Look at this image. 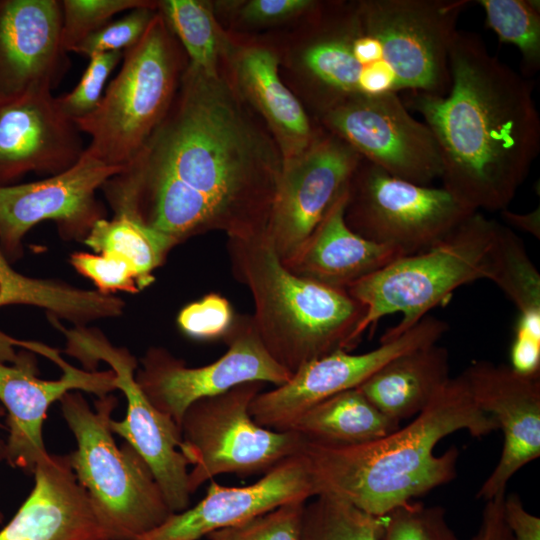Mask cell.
<instances>
[{
  "label": "cell",
  "instance_id": "obj_1",
  "mask_svg": "<svg viewBox=\"0 0 540 540\" xmlns=\"http://www.w3.org/2000/svg\"><path fill=\"white\" fill-rule=\"evenodd\" d=\"M445 95L404 93L431 130L442 187L471 211L508 207L540 151L532 80L490 54L473 32L454 33Z\"/></svg>",
  "mask_w": 540,
  "mask_h": 540
},
{
  "label": "cell",
  "instance_id": "obj_2",
  "mask_svg": "<svg viewBox=\"0 0 540 540\" xmlns=\"http://www.w3.org/2000/svg\"><path fill=\"white\" fill-rule=\"evenodd\" d=\"M220 70L187 63L173 103L140 153L214 210L228 238L267 232L283 167L279 146Z\"/></svg>",
  "mask_w": 540,
  "mask_h": 540
},
{
  "label": "cell",
  "instance_id": "obj_3",
  "mask_svg": "<svg viewBox=\"0 0 540 540\" xmlns=\"http://www.w3.org/2000/svg\"><path fill=\"white\" fill-rule=\"evenodd\" d=\"M459 430L475 438L498 430L460 375L450 378L411 423L384 437L349 446L304 439L299 453L314 496H335L381 517L455 478L458 449L451 447L436 455L434 448Z\"/></svg>",
  "mask_w": 540,
  "mask_h": 540
},
{
  "label": "cell",
  "instance_id": "obj_4",
  "mask_svg": "<svg viewBox=\"0 0 540 540\" xmlns=\"http://www.w3.org/2000/svg\"><path fill=\"white\" fill-rule=\"evenodd\" d=\"M227 250L234 278L253 298L257 333L283 368L294 373L309 361L358 345L366 309L347 290L290 272L267 233L228 238Z\"/></svg>",
  "mask_w": 540,
  "mask_h": 540
},
{
  "label": "cell",
  "instance_id": "obj_5",
  "mask_svg": "<svg viewBox=\"0 0 540 540\" xmlns=\"http://www.w3.org/2000/svg\"><path fill=\"white\" fill-rule=\"evenodd\" d=\"M59 401L76 441L68 454L72 470L111 539L136 540L161 525L173 512L150 467L133 446H119L113 437L117 398L98 397L94 409L77 391Z\"/></svg>",
  "mask_w": 540,
  "mask_h": 540
},
{
  "label": "cell",
  "instance_id": "obj_6",
  "mask_svg": "<svg viewBox=\"0 0 540 540\" xmlns=\"http://www.w3.org/2000/svg\"><path fill=\"white\" fill-rule=\"evenodd\" d=\"M498 223L473 212L434 247L401 256L349 286L347 292L366 309L357 330L359 339L383 317L400 313L401 320L380 342L398 338L459 287L488 279Z\"/></svg>",
  "mask_w": 540,
  "mask_h": 540
},
{
  "label": "cell",
  "instance_id": "obj_7",
  "mask_svg": "<svg viewBox=\"0 0 540 540\" xmlns=\"http://www.w3.org/2000/svg\"><path fill=\"white\" fill-rule=\"evenodd\" d=\"M158 11L142 39L124 51L117 75L98 107L75 120L89 136L85 153L125 168L167 115L188 62Z\"/></svg>",
  "mask_w": 540,
  "mask_h": 540
},
{
  "label": "cell",
  "instance_id": "obj_8",
  "mask_svg": "<svg viewBox=\"0 0 540 540\" xmlns=\"http://www.w3.org/2000/svg\"><path fill=\"white\" fill-rule=\"evenodd\" d=\"M263 386L262 382L243 383L200 399L185 411L180 451L192 466L191 494L218 475L265 474L299 453L304 438L297 432L265 428L251 416L250 404Z\"/></svg>",
  "mask_w": 540,
  "mask_h": 540
},
{
  "label": "cell",
  "instance_id": "obj_9",
  "mask_svg": "<svg viewBox=\"0 0 540 540\" xmlns=\"http://www.w3.org/2000/svg\"><path fill=\"white\" fill-rule=\"evenodd\" d=\"M473 212L443 187L397 178L362 159L349 181L345 221L405 256L434 247Z\"/></svg>",
  "mask_w": 540,
  "mask_h": 540
},
{
  "label": "cell",
  "instance_id": "obj_10",
  "mask_svg": "<svg viewBox=\"0 0 540 540\" xmlns=\"http://www.w3.org/2000/svg\"><path fill=\"white\" fill-rule=\"evenodd\" d=\"M66 352L87 368L106 362L115 375V387L127 401L123 420H111L113 434L133 446L150 467L164 498L173 513L190 507L188 462L180 451L181 429L167 414L147 398L135 379V357L122 347L113 346L100 332L83 327L66 330Z\"/></svg>",
  "mask_w": 540,
  "mask_h": 540
},
{
  "label": "cell",
  "instance_id": "obj_11",
  "mask_svg": "<svg viewBox=\"0 0 540 540\" xmlns=\"http://www.w3.org/2000/svg\"><path fill=\"white\" fill-rule=\"evenodd\" d=\"M226 352L216 361L188 367L161 347L149 348L140 360L135 379L149 401L180 427L185 411L194 402L222 394L247 383H286L292 376L264 347L252 316L235 314L224 336Z\"/></svg>",
  "mask_w": 540,
  "mask_h": 540
},
{
  "label": "cell",
  "instance_id": "obj_12",
  "mask_svg": "<svg viewBox=\"0 0 540 540\" xmlns=\"http://www.w3.org/2000/svg\"><path fill=\"white\" fill-rule=\"evenodd\" d=\"M324 129L388 174L430 185L442 175L436 140L400 95L347 99L320 114Z\"/></svg>",
  "mask_w": 540,
  "mask_h": 540
},
{
  "label": "cell",
  "instance_id": "obj_13",
  "mask_svg": "<svg viewBox=\"0 0 540 540\" xmlns=\"http://www.w3.org/2000/svg\"><path fill=\"white\" fill-rule=\"evenodd\" d=\"M448 324L426 316L404 334L377 348L351 354L337 350L300 366L291 378L276 388L260 392L250 404V414L261 426L277 431L290 430L307 410L340 392L360 386L396 356L437 343Z\"/></svg>",
  "mask_w": 540,
  "mask_h": 540
},
{
  "label": "cell",
  "instance_id": "obj_14",
  "mask_svg": "<svg viewBox=\"0 0 540 540\" xmlns=\"http://www.w3.org/2000/svg\"><path fill=\"white\" fill-rule=\"evenodd\" d=\"M124 168L85 153L68 170L42 180L0 186V246L12 263L23 254L22 241L40 222L55 221L62 235L83 237L104 218L96 192Z\"/></svg>",
  "mask_w": 540,
  "mask_h": 540
},
{
  "label": "cell",
  "instance_id": "obj_15",
  "mask_svg": "<svg viewBox=\"0 0 540 540\" xmlns=\"http://www.w3.org/2000/svg\"><path fill=\"white\" fill-rule=\"evenodd\" d=\"M361 160L352 147L325 130L302 153L283 161L266 232L281 261L308 238Z\"/></svg>",
  "mask_w": 540,
  "mask_h": 540
},
{
  "label": "cell",
  "instance_id": "obj_16",
  "mask_svg": "<svg viewBox=\"0 0 540 540\" xmlns=\"http://www.w3.org/2000/svg\"><path fill=\"white\" fill-rule=\"evenodd\" d=\"M47 358L60 366L61 378H39L36 358L29 352L18 353L11 365L0 362V401L7 414L8 426L2 460L30 474L49 455L43 439V424L52 403L74 390L102 397L116 389L111 369L96 372L76 368L62 359L55 349Z\"/></svg>",
  "mask_w": 540,
  "mask_h": 540
},
{
  "label": "cell",
  "instance_id": "obj_17",
  "mask_svg": "<svg viewBox=\"0 0 540 540\" xmlns=\"http://www.w3.org/2000/svg\"><path fill=\"white\" fill-rule=\"evenodd\" d=\"M460 376L478 407L503 432L498 464L477 492L487 501L505 495L510 478L540 456V375L478 360Z\"/></svg>",
  "mask_w": 540,
  "mask_h": 540
},
{
  "label": "cell",
  "instance_id": "obj_18",
  "mask_svg": "<svg viewBox=\"0 0 540 540\" xmlns=\"http://www.w3.org/2000/svg\"><path fill=\"white\" fill-rule=\"evenodd\" d=\"M81 131L46 87L0 102V186L34 172L53 176L84 154Z\"/></svg>",
  "mask_w": 540,
  "mask_h": 540
},
{
  "label": "cell",
  "instance_id": "obj_19",
  "mask_svg": "<svg viewBox=\"0 0 540 540\" xmlns=\"http://www.w3.org/2000/svg\"><path fill=\"white\" fill-rule=\"evenodd\" d=\"M314 497L303 457L287 458L253 484L229 487L210 480L194 506L172 513L161 525L136 540H199L285 503Z\"/></svg>",
  "mask_w": 540,
  "mask_h": 540
},
{
  "label": "cell",
  "instance_id": "obj_20",
  "mask_svg": "<svg viewBox=\"0 0 540 540\" xmlns=\"http://www.w3.org/2000/svg\"><path fill=\"white\" fill-rule=\"evenodd\" d=\"M59 0H0V102L57 86L69 69Z\"/></svg>",
  "mask_w": 540,
  "mask_h": 540
},
{
  "label": "cell",
  "instance_id": "obj_21",
  "mask_svg": "<svg viewBox=\"0 0 540 540\" xmlns=\"http://www.w3.org/2000/svg\"><path fill=\"white\" fill-rule=\"evenodd\" d=\"M0 540H112L76 479L68 455L49 454Z\"/></svg>",
  "mask_w": 540,
  "mask_h": 540
},
{
  "label": "cell",
  "instance_id": "obj_22",
  "mask_svg": "<svg viewBox=\"0 0 540 540\" xmlns=\"http://www.w3.org/2000/svg\"><path fill=\"white\" fill-rule=\"evenodd\" d=\"M223 55L229 58L231 83L263 118L283 161L302 153L325 132L312 124L303 105L281 80L279 60L272 50L254 44L231 49L226 42Z\"/></svg>",
  "mask_w": 540,
  "mask_h": 540
},
{
  "label": "cell",
  "instance_id": "obj_23",
  "mask_svg": "<svg viewBox=\"0 0 540 540\" xmlns=\"http://www.w3.org/2000/svg\"><path fill=\"white\" fill-rule=\"evenodd\" d=\"M347 198L348 186L297 251L282 261L290 272L347 290L358 280L404 256L398 249L369 241L350 229L345 221Z\"/></svg>",
  "mask_w": 540,
  "mask_h": 540
},
{
  "label": "cell",
  "instance_id": "obj_24",
  "mask_svg": "<svg viewBox=\"0 0 540 540\" xmlns=\"http://www.w3.org/2000/svg\"><path fill=\"white\" fill-rule=\"evenodd\" d=\"M34 306L48 311L52 318L64 319L76 327L118 317L124 302L114 295L75 287L55 279L29 277L15 270L0 246V307ZM13 338L0 332V362H13Z\"/></svg>",
  "mask_w": 540,
  "mask_h": 540
},
{
  "label": "cell",
  "instance_id": "obj_25",
  "mask_svg": "<svg viewBox=\"0 0 540 540\" xmlns=\"http://www.w3.org/2000/svg\"><path fill=\"white\" fill-rule=\"evenodd\" d=\"M449 379V352L434 343L389 360L357 389L379 411L400 423L424 410Z\"/></svg>",
  "mask_w": 540,
  "mask_h": 540
},
{
  "label": "cell",
  "instance_id": "obj_26",
  "mask_svg": "<svg viewBox=\"0 0 540 540\" xmlns=\"http://www.w3.org/2000/svg\"><path fill=\"white\" fill-rule=\"evenodd\" d=\"M357 388L335 394L303 413L291 426L305 440L334 446L367 443L397 430Z\"/></svg>",
  "mask_w": 540,
  "mask_h": 540
},
{
  "label": "cell",
  "instance_id": "obj_27",
  "mask_svg": "<svg viewBox=\"0 0 540 540\" xmlns=\"http://www.w3.org/2000/svg\"><path fill=\"white\" fill-rule=\"evenodd\" d=\"M84 242L98 254L115 253L125 257L137 273L140 291L154 281L153 272L176 245L137 216L122 211L115 212L112 219L97 220Z\"/></svg>",
  "mask_w": 540,
  "mask_h": 540
},
{
  "label": "cell",
  "instance_id": "obj_28",
  "mask_svg": "<svg viewBox=\"0 0 540 540\" xmlns=\"http://www.w3.org/2000/svg\"><path fill=\"white\" fill-rule=\"evenodd\" d=\"M488 280L515 304L518 319L540 323V274L523 241L500 222L490 251Z\"/></svg>",
  "mask_w": 540,
  "mask_h": 540
},
{
  "label": "cell",
  "instance_id": "obj_29",
  "mask_svg": "<svg viewBox=\"0 0 540 540\" xmlns=\"http://www.w3.org/2000/svg\"><path fill=\"white\" fill-rule=\"evenodd\" d=\"M158 11L189 62L207 73L218 72L226 41L210 6L198 0H164L158 2Z\"/></svg>",
  "mask_w": 540,
  "mask_h": 540
},
{
  "label": "cell",
  "instance_id": "obj_30",
  "mask_svg": "<svg viewBox=\"0 0 540 540\" xmlns=\"http://www.w3.org/2000/svg\"><path fill=\"white\" fill-rule=\"evenodd\" d=\"M485 24L500 42L514 45L521 56V74L528 78L540 69V1L478 0Z\"/></svg>",
  "mask_w": 540,
  "mask_h": 540
},
{
  "label": "cell",
  "instance_id": "obj_31",
  "mask_svg": "<svg viewBox=\"0 0 540 540\" xmlns=\"http://www.w3.org/2000/svg\"><path fill=\"white\" fill-rule=\"evenodd\" d=\"M305 504L301 540H379L383 516L370 515L335 496L319 494Z\"/></svg>",
  "mask_w": 540,
  "mask_h": 540
},
{
  "label": "cell",
  "instance_id": "obj_32",
  "mask_svg": "<svg viewBox=\"0 0 540 540\" xmlns=\"http://www.w3.org/2000/svg\"><path fill=\"white\" fill-rule=\"evenodd\" d=\"M156 3L147 0H62V47L65 52H72L115 15Z\"/></svg>",
  "mask_w": 540,
  "mask_h": 540
},
{
  "label": "cell",
  "instance_id": "obj_33",
  "mask_svg": "<svg viewBox=\"0 0 540 540\" xmlns=\"http://www.w3.org/2000/svg\"><path fill=\"white\" fill-rule=\"evenodd\" d=\"M379 540H459L445 510L409 501L383 516Z\"/></svg>",
  "mask_w": 540,
  "mask_h": 540
},
{
  "label": "cell",
  "instance_id": "obj_34",
  "mask_svg": "<svg viewBox=\"0 0 540 540\" xmlns=\"http://www.w3.org/2000/svg\"><path fill=\"white\" fill-rule=\"evenodd\" d=\"M307 501L285 503L237 525L215 531V540H301V524Z\"/></svg>",
  "mask_w": 540,
  "mask_h": 540
},
{
  "label": "cell",
  "instance_id": "obj_35",
  "mask_svg": "<svg viewBox=\"0 0 540 540\" xmlns=\"http://www.w3.org/2000/svg\"><path fill=\"white\" fill-rule=\"evenodd\" d=\"M157 13L158 2L132 9L90 34L72 52L87 58L100 53L124 52L142 39Z\"/></svg>",
  "mask_w": 540,
  "mask_h": 540
},
{
  "label": "cell",
  "instance_id": "obj_36",
  "mask_svg": "<svg viewBox=\"0 0 540 540\" xmlns=\"http://www.w3.org/2000/svg\"><path fill=\"white\" fill-rule=\"evenodd\" d=\"M121 51L95 54L78 84L68 93L57 97L63 113L75 121L91 114L98 107L108 81L115 67L122 61Z\"/></svg>",
  "mask_w": 540,
  "mask_h": 540
},
{
  "label": "cell",
  "instance_id": "obj_37",
  "mask_svg": "<svg viewBox=\"0 0 540 540\" xmlns=\"http://www.w3.org/2000/svg\"><path fill=\"white\" fill-rule=\"evenodd\" d=\"M70 263L82 276L93 282L96 291L113 295L118 291L138 293V277L130 262L115 253L74 252Z\"/></svg>",
  "mask_w": 540,
  "mask_h": 540
},
{
  "label": "cell",
  "instance_id": "obj_38",
  "mask_svg": "<svg viewBox=\"0 0 540 540\" xmlns=\"http://www.w3.org/2000/svg\"><path fill=\"white\" fill-rule=\"evenodd\" d=\"M235 313L230 301L221 294L211 292L184 306L177 324L182 333L196 340L224 338Z\"/></svg>",
  "mask_w": 540,
  "mask_h": 540
},
{
  "label": "cell",
  "instance_id": "obj_39",
  "mask_svg": "<svg viewBox=\"0 0 540 540\" xmlns=\"http://www.w3.org/2000/svg\"><path fill=\"white\" fill-rule=\"evenodd\" d=\"M318 4L310 0H250L241 6L240 15L249 23L268 24L313 12Z\"/></svg>",
  "mask_w": 540,
  "mask_h": 540
},
{
  "label": "cell",
  "instance_id": "obj_40",
  "mask_svg": "<svg viewBox=\"0 0 540 540\" xmlns=\"http://www.w3.org/2000/svg\"><path fill=\"white\" fill-rule=\"evenodd\" d=\"M504 515L514 540H540V518L524 508L517 494L505 496Z\"/></svg>",
  "mask_w": 540,
  "mask_h": 540
},
{
  "label": "cell",
  "instance_id": "obj_41",
  "mask_svg": "<svg viewBox=\"0 0 540 540\" xmlns=\"http://www.w3.org/2000/svg\"><path fill=\"white\" fill-rule=\"evenodd\" d=\"M505 495L487 500L477 532L469 540H514L504 515Z\"/></svg>",
  "mask_w": 540,
  "mask_h": 540
},
{
  "label": "cell",
  "instance_id": "obj_42",
  "mask_svg": "<svg viewBox=\"0 0 540 540\" xmlns=\"http://www.w3.org/2000/svg\"><path fill=\"white\" fill-rule=\"evenodd\" d=\"M501 218L506 226L513 229L529 233L535 238H540V208L539 206L528 213H515L507 208L500 211Z\"/></svg>",
  "mask_w": 540,
  "mask_h": 540
},
{
  "label": "cell",
  "instance_id": "obj_43",
  "mask_svg": "<svg viewBox=\"0 0 540 540\" xmlns=\"http://www.w3.org/2000/svg\"><path fill=\"white\" fill-rule=\"evenodd\" d=\"M5 413H6L5 408L3 407V405H0V417L2 415H5ZM3 447H4V442L0 440V460H2ZM3 518H4L3 513L0 510V523H2Z\"/></svg>",
  "mask_w": 540,
  "mask_h": 540
},
{
  "label": "cell",
  "instance_id": "obj_44",
  "mask_svg": "<svg viewBox=\"0 0 540 540\" xmlns=\"http://www.w3.org/2000/svg\"><path fill=\"white\" fill-rule=\"evenodd\" d=\"M209 540H215V539H212V538H208Z\"/></svg>",
  "mask_w": 540,
  "mask_h": 540
}]
</instances>
